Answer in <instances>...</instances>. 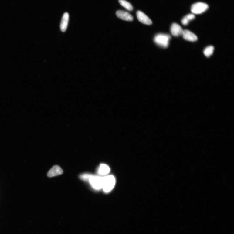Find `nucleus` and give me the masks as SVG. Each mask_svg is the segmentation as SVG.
I'll return each mask as SVG.
<instances>
[{
    "mask_svg": "<svg viewBox=\"0 0 234 234\" xmlns=\"http://www.w3.org/2000/svg\"><path fill=\"white\" fill-rule=\"evenodd\" d=\"M171 39V36L168 34H159L155 36L154 41L159 47L167 48L168 47L169 40Z\"/></svg>",
    "mask_w": 234,
    "mask_h": 234,
    "instance_id": "f257e3e1",
    "label": "nucleus"
},
{
    "mask_svg": "<svg viewBox=\"0 0 234 234\" xmlns=\"http://www.w3.org/2000/svg\"><path fill=\"white\" fill-rule=\"evenodd\" d=\"M116 180L114 176L110 175L103 177V188L106 192L110 191L115 185Z\"/></svg>",
    "mask_w": 234,
    "mask_h": 234,
    "instance_id": "f03ea898",
    "label": "nucleus"
},
{
    "mask_svg": "<svg viewBox=\"0 0 234 234\" xmlns=\"http://www.w3.org/2000/svg\"><path fill=\"white\" fill-rule=\"evenodd\" d=\"M208 8V4L203 2H197L192 5L191 11L194 15H199L205 12Z\"/></svg>",
    "mask_w": 234,
    "mask_h": 234,
    "instance_id": "7ed1b4c3",
    "label": "nucleus"
},
{
    "mask_svg": "<svg viewBox=\"0 0 234 234\" xmlns=\"http://www.w3.org/2000/svg\"><path fill=\"white\" fill-rule=\"evenodd\" d=\"M89 181L95 189L99 190L103 188V177L91 175Z\"/></svg>",
    "mask_w": 234,
    "mask_h": 234,
    "instance_id": "20e7f679",
    "label": "nucleus"
},
{
    "mask_svg": "<svg viewBox=\"0 0 234 234\" xmlns=\"http://www.w3.org/2000/svg\"><path fill=\"white\" fill-rule=\"evenodd\" d=\"M136 15L137 19L142 23L148 25L152 24V21L143 12L137 11Z\"/></svg>",
    "mask_w": 234,
    "mask_h": 234,
    "instance_id": "39448f33",
    "label": "nucleus"
},
{
    "mask_svg": "<svg viewBox=\"0 0 234 234\" xmlns=\"http://www.w3.org/2000/svg\"><path fill=\"white\" fill-rule=\"evenodd\" d=\"M182 35L185 39L191 42H195L198 39L197 36L195 34L188 30H183Z\"/></svg>",
    "mask_w": 234,
    "mask_h": 234,
    "instance_id": "423d86ee",
    "label": "nucleus"
},
{
    "mask_svg": "<svg viewBox=\"0 0 234 234\" xmlns=\"http://www.w3.org/2000/svg\"><path fill=\"white\" fill-rule=\"evenodd\" d=\"M116 14L118 17L124 20L131 21L134 19L130 14L126 11L119 10L117 12Z\"/></svg>",
    "mask_w": 234,
    "mask_h": 234,
    "instance_id": "0eeeda50",
    "label": "nucleus"
},
{
    "mask_svg": "<svg viewBox=\"0 0 234 234\" xmlns=\"http://www.w3.org/2000/svg\"><path fill=\"white\" fill-rule=\"evenodd\" d=\"M183 30L181 27L177 23H173L171 28V34L174 36H178L182 35Z\"/></svg>",
    "mask_w": 234,
    "mask_h": 234,
    "instance_id": "6e6552de",
    "label": "nucleus"
},
{
    "mask_svg": "<svg viewBox=\"0 0 234 234\" xmlns=\"http://www.w3.org/2000/svg\"><path fill=\"white\" fill-rule=\"evenodd\" d=\"M63 173V170L58 166H55L50 170L47 174L49 177H52L61 175Z\"/></svg>",
    "mask_w": 234,
    "mask_h": 234,
    "instance_id": "1a4fd4ad",
    "label": "nucleus"
},
{
    "mask_svg": "<svg viewBox=\"0 0 234 234\" xmlns=\"http://www.w3.org/2000/svg\"><path fill=\"white\" fill-rule=\"evenodd\" d=\"M69 19V15L68 13L64 14L60 25V29L63 32H65L67 29L68 22Z\"/></svg>",
    "mask_w": 234,
    "mask_h": 234,
    "instance_id": "9d476101",
    "label": "nucleus"
},
{
    "mask_svg": "<svg viewBox=\"0 0 234 234\" xmlns=\"http://www.w3.org/2000/svg\"><path fill=\"white\" fill-rule=\"evenodd\" d=\"M195 16L193 13L189 14L183 18L181 22L182 24L184 25H187L188 24L190 21L195 19Z\"/></svg>",
    "mask_w": 234,
    "mask_h": 234,
    "instance_id": "9b49d317",
    "label": "nucleus"
},
{
    "mask_svg": "<svg viewBox=\"0 0 234 234\" xmlns=\"http://www.w3.org/2000/svg\"><path fill=\"white\" fill-rule=\"evenodd\" d=\"M110 171V168L107 165L102 164L100 165L98 172L101 175H105L108 174Z\"/></svg>",
    "mask_w": 234,
    "mask_h": 234,
    "instance_id": "f8f14e48",
    "label": "nucleus"
},
{
    "mask_svg": "<svg viewBox=\"0 0 234 234\" xmlns=\"http://www.w3.org/2000/svg\"><path fill=\"white\" fill-rule=\"evenodd\" d=\"M119 2L122 6L125 8L127 10L132 11L133 10V7L131 4L125 0H119Z\"/></svg>",
    "mask_w": 234,
    "mask_h": 234,
    "instance_id": "ddd939ff",
    "label": "nucleus"
},
{
    "mask_svg": "<svg viewBox=\"0 0 234 234\" xmlns=\"http://www.w3.org/2000/svg\"><path fill=\"white\" fill-rule=\"evenodd\" d=\"M214 49V47L212 46H209L206 48L204 51L205 56L208 57L212 56L213 53Z\"/></svg>",
    "mask_w": 234,
    "mask_h": 234,
    "instance_id": "4468645a",
    "label": "nucleus"
},
{
    "mask_svg": "<svg viewBox=\"0 0 234 234\" xmlns=\"http://www.w3.org/2000/svg\"><path fill=\"white\" fill-rule=\"evenodd\" d=\"M92 175L88 174H84L80 176V177L82 180L86 181H88Z\"/></svg>",
    "mask_w": 234,
    "mask_h": 234,
    "instance_id": "2eb2a0df",
    "label": "nucleus"
}]
</instances>
